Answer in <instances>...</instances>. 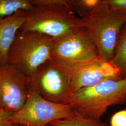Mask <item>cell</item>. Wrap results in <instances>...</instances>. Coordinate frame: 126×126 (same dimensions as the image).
Segmentation results:
<instances>
[{"label":"cell","mask_w":126,"mask_h":126,"mask_svg":"<svg viewBox=\"0 0 126 126\" xmlns=\"http://www.w3.org/2000/svg\"><path fill=\"white\" fill-rule=\"evenodd\" d=\"M126 103V78L82 88L73 93L69 101L77 113L96 120H100L108 107Z\"/></svg>","instance_id":"cell-1"},{"label":"cell","mask_w":126,"mask_h":126,"mask_svg":"<svg viewBox=\"0 0 126 126\" xmlns=\"http://www.w3.org/2000/svg\"><path fill=\"white\" fill-rule=\"evenodd\" d=\"M24 15L25 19L19 31L38 32L54 40L84 27L81 18L77 16L68 6L32 5Z\"/></svg>","instance_id":"cell-2"},{"label":"cell","mask_w":126,"mask_h":126,"mask_svg":"<svg viewBox=\"0 0 126 126\" xmlns=\"http://www.w3.org/2000/svg\"><path fill=\"white\" fill-rule=\"evenodd\" d=\"M54 39L38 32L18 31L9 50L7 64L29 78L51 60Z\"/></svg>","instance_id":"cell-3"},{"label":"cell","mask_w":126,"mask_h":126,"mask_svg":"<svg viewBox=\"0 0 126 126\" xmlns=\"http://www.w3.org/2000/svg\"><path fill=\"white\" fill-rule=\"evenodd\" d=\"M98 50L99 56L110 62L114 53L118 38L126 23V16L104 6L90 16L81 18Z\"/></svg>","instance_id":"cell-4"},{"label":"cell","mask_w":126,"mask_h":126,"mask_svg":"<svg viewBox=\"0 0 126 126\" xmlns=\"http://www.w3.org/2000/svg\"><path fill=\"white\" fill-rule=\"evenodd\" d=\"M75 114L71 104L53 103L32 92L23 107L12 114L9 121L15 125L47 126L52 122L67 119Z\"/></svg>","instance_id":"cell-5"},{"label":"cell","mask_w":126,"mask_h":126,"mask_svg":"<svg viewBox=\"0 0 126 126\" xmlns=\"http://www.w3.org/2000/svg\"><path fill=\"white\" fill-rule=\"evenodd\" d=\"M29 79L31 92L48 101L68 104L71 97L67 76L60 63L52 59L39 68Z\"/></svg>","instance_id":"cell-6"},{"label":"cell","mask_w":126,"mask_h":126,"mask_svg":"<svg viewBox=\"0 0 126 126\" xmlns=\"http://www.w3.org/2000/svg\"><path fill=\"white\" fill-rule=\"evenodd\" d=\"M59 63L66 73L72 95L106 80L123 78L116 68L99 56L74 63Z\"/></svg>","instance_id":"cell-7"},{"label":"cell","mask_w":126,"mask_h":126,"mask_svg":"<svg viewBox=\"0 0 126 126\" xmlns=\"http://www.w3.org/2000/svg\"><path fill=\"white\" fill-rule=\"evenodd\" d=\"M30 93L28 77L8 64L0 65V108L13 113L17 112Z\"/></svg>","instance_id":"cell-8"},{"label":"cell","mask_w":126,"mask_h":126,"mask_svg":"<svg viewBox=\"0 0 126 126\" xmlns=\"http://www.w3.org/2000/svg\"><path fill=\"white\" fill-rule=\"evenodd\" d=\"M97 56L96 46L84 27L61 38L54 39L52 57L59 63H74Z\"/></svg>","instance_id":"cell-9"},{"label":"cell","mask_w":126,"mask_h":126,"mask_svg":"<svg viewBox=\"0 0 126 126\" xmlns=\"http://www.w3.org/2000/svg\"><path fill=\"white\" fill-rule=\"evenodd\" d=\"M25 11L0 19V65L7 64L9 49L25 19Z\"/></svg>","instance_id":"cell-10"},{"label":"cell","mask_w":126,"mask_h":126,"mask_svg":"<svg viewBox=\"0 0 126 126\" xmlns=\"http://www.w3.org/2000/svg\"><path fill=\"white\" fill-rule=\"evenodd\" d=\"M110 62L119 70L123 78H126V23L120 33L114 53Z\"/></svg>","instance_id":"cell-11"},{"label":"cell","mask_w":126,"mask_h":126,"mask_svg":"<svg viewBox=\"0 0 126 126\" xmlns=\"http://www.w3.org/2000/svg\"><path fill=\"white\" fill-rule=\"evenodd\" d=\"M71 9L80 18L87 17L102 7L104 0H69Z\"/></svg>","instance_id":"cell-12"},{"label":"cell","mask_w":126,"mask_h":126,"mask_svg":"<svg viewBox=\"0 0 126 126\" xmlns=\"http://www.w3.org/2000/svg\"><path fill=\"white\" fill-rule=\"evenodd\" d=\"M32 7V0H0V19L19 11H26Z\"/></svg>","instance_id":"cell-13"},{"label":"cell","mask_w":126,"mask_h":126,"mask_svg":"<svg viewBox=\"0 0 126 126\" xmlns=\"http://www.w3.org/2000/svg\"><path fill=\"white\" fill-rule=\"evenodd\" d=\"M50 126H108L101 120L84 117L76 113L74 116L67 119L57 120L50 123Z\"/></svg>","instance_id":"cell-14"},{"label":"cell","mask_w":126,"mask_h":126,"mask_svg":"<svg viewBox=\"0 0 126 126\" xmlns=\"http://www.w3.org/2000/svg\"><path fill=\"white\" fill-rule=\"evenodd\" d=\"M108 9L126 16V0H104Z\"/></svg>","instance_id":"cell-15"},{"label":"cell","mask_w":126,"mask_h":126,"mask_svg":"<svg viewBox=\"0 0 126 126\" xmlns=\"http://www.w3.org/2000/svg\"><path fill=\"white\" fill-rule=\"evenodd\" d=\"M110 126H126V109L113 115L110 120Z\"/></svg>","instance_id":"cell-16"},{"label":"cell","mask_w":126,"mask_h":126,"mask_svg":"<svg viewBox=\"0 0 126 126\" xmlns=\"http://www.w3.org/2000/svg\"><path fill=\"white\" fill-rule=\"evenodd\" d=\"M32 5H35L46 6H69V0H32Z\"/></svg>","instance_id":"cell-17"},{"label":"cell","mask_w":126,"mask_h":126,"mask_svg":"<svg viewBox=\"0 0 126 126\" xmlns=\"http://www.w3.org/2000/svg\"><path fill=\"white\" fill-rule=\"evenodd\" d=\"M13 113L0 108V126H16L9 121Z\"/></svg>","instance_id":"cell-18"},{"label":"cell","mask_w":126,"mask_h":126,"mask_svg":"<svg viewBox=\"0 0 126 126\" xmlns=\"http://www.w3.org/2000/svg\"><path fill=\"white\" fill-rule=\"evenodd\" d=\"M16 126H24V125H16Z\"/></svg>","instance_id":"cell-19"},{"label":"cell","mask_w":126,"mask_h":126,"mask_svg":"<svg viewBox=\"0 0 126 126\" xmlns=\"http://www.w3.org/2000/svg\"><path fill=\"white\" fill-rule=\"evenodd\" d=\"M49 126V125H48V126Z\"/></svg>","instance_id":"cell-20"}]
</instances>
